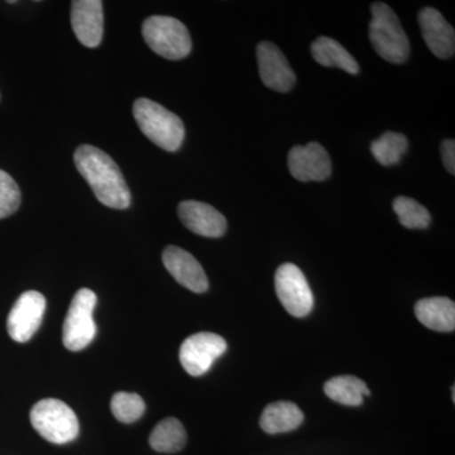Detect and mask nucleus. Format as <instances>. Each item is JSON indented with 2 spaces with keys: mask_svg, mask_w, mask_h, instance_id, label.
Returning a JSON list of instances; mask_svg holds the SVG:
<instances>
[{
  "mask_svg": "<svg viewBox=\"0 0 455 455\" xmlns=\"http://www.w3.org/2000/svg\"><path fill=\"white\" fill-rule=\"evenodd\" d=\"M29 416L36 431L52 444H68L79 435L77 416L64 401L57 398L38 401Z\"/></svg>",
  "mask_w": 455,
  "mask_h": 455,
  "instance_id": "nucleus-4",
  "label": "nucleus"
},
{
  "mask_svg": "<svg viewBox=\"0 0 455 455\" xmlns=\"http://www.w3.org/2000/svg\"><path fill=\"white\" fill-rule=\"evenodd\" d=\"M311 55L317 64L325 68H340L352 75L359 73V65L355 57L333 38L325 37V36L317 38L311 44Z\"/></svg>",
  "mask_w": 455,
  "mask_h": 455,
  "instance_id": "nucleus-18",
  "label": "nucleus"
},
{
  "mask_svg": "<svg viewBox=\"0 0 455 455\" xmlns=\"http://www.w3.org/2000/svg\"><path fill=\"white\" fill-rule=\"evenodd\" d=\"M187 442V430L175 418L164 419L149 435V445L158 453H178L185 448Z\"/></svg>",
  "mask_w": 455,
  "mask_h": 455,
  "instance_id": "nucleus-19",
  "label": "nucleus"
},
{
  "mask_svg": "<svg viewBox=\"0 0 455 455\" xmlns=\"http://www.w3.org/2000/svg\"><path fill=\"white\" fill-rule=\"evenodd\" d=\"M133 116L147 139L164 151H178L184 142V123L176 114L156 101L139 99L133 106Z\"/></svg>",
  "mask_w": 455,
  "mask_h": 455,
  "instance_id": "nucleus-2",
  "label": "nucleus"
},
{
  "mask_svg": "<svg viewBox=\"0 0 455 455\" xmlns=\"http://www.w3.org/2000/svg\"><path fill=\"white\" fill-rule=\"evenodd\" d=\"M304 423V414L300 407L291 401H276L269 403L262 415H260L259 425L265 433L283 434L298 429Z\"/></svg>",
  "mask_w": 455,
  "mask_h": 455,
  "instance_id": "nucleus-17",
  "label": "nucleus"
},
{
  "mask_svg": "<svg viewBox=\"0 0 455 455\" xmlns=\"http://www.w3.org/2000/svg\"><path fill=\"white\" fill-rule=\"evenodd\" d=\"M394 211L401 226L407 229H427L430 226L429 211L412 197L397 196L394 200Z\"/></svg>",
  "mask_w": 455,
  "mask_h": 455,
  "instance_id": "nucleus-22",
  "label": "nucleus"
},
{
  "mask_svg": "<svg viewBox=\"0 0 455 455\" xmlns=\"http://www.w3.org/2000/svg\"><path fill=\"white\" fill-rule=\"evenodd\" d=\"M20 190L9 173L0 170V220L14 214L20 205Z\"/></svg>",
  "mask_w": 455,
  "mask_h": 455,
  "instance_id": "nucleus-24",
  "label": "nucleus"
},
{
  "mask_svg": "<svg viewBox=\"0 0 455 455\" xmlns=\"http://www.w3.org/2000/svg\"><path fill=\"white\" fill-rule=\"evenodd\" d=\"M164 267L181 286L190 291L203 293L208 291L209 281L205 271L196 257L176 245L164 248L163 253Z\"/></svg>",
  "mask_w": 455,
  "mask_h": 455,
  "instance_id": "nucleus-12",
  "label": "nucleus"
},
{
  "mask_svg": "<svg viewBox=\"0 0 455 455\" xmlns=\"http://www.w3.org/2000/svg\"><path fill=\"white\" fill-rule=\"evenodd\" d=\"M113 415L116 420L124 424H132L145 414L146 405L143 398L130 392H116L110 403Z\"/></svg>",
  "mask_w": 455,
  "mask_h": 455,
  "instance_id": "nucleus-23",
  "label": "nucleus"
},
{
  "mask_svg": "<svg viewBox=\"0 0 455 455\" xmlns=\"http://www.w3.org/2000/svg\"><path fill=\"white\" fill-rule=\"evenodd\" d=\"M423 37L431 52L439 59L447 60L454 56L455 33L454 28L436 9L423 8L419 13Z\"/></svg>",
  "mask_w": 455,
  "mask_h": 455,
  "instance_id": "nucleus-15",
  "label": "nucleus"
},
{
  "mask_svg": "<svg viewBox=\"0 0 455 455\" xmlns=\"http://www.w3.org/2000/svg\"><path fill=\"white\" fill-rule=\"evenodd\" d=\"M278 300L290 315L305 317L314 307V296L309 283L300 268L293 263H283L275 275Z\"/></svg>",
  "mask_w": 455,
  "mask_h": 455,
  "instance_id": "nucleus-7",
  "label": "nucleus"
},
{
  "mask_svg": "<svg viewBox=\"0 0 455 455\" xmlns=\"http://www.w3.org/2000/svg\"><path fill=\"white\" fill-rule=\"evenodd\" d=\"M370 40L373 49L391 64H403L410 55V42L400 20L386 3H373Z\"/></svg>",
  "mask_w": 455,
  "mask_h": 455,
  "instance_id": "nucleus-3",
  "label": "nucleus"
},
{
  "mask_svg": "<svg viewBox=\"0 0 455 455\" xmlns=\"http://www.w3.org/2000/svg\"><path fill=\"white\" fill-rule=\"evenodd\" d=\"M143 38L152 51L167 60H181L190 53V33L179 20L167 16L147 18L142 26Z\"/></svg>",
  "mask_w": 455,
  "mask_h": 455,
  "instance_id": "nucleus-5",
  "label": "nucleus"
},
{
  "mask_svg": "<svg viewBox=\"0 0 455 455\" xmlns=\"http://www.w3.org/2000/svg\"><path fill=\"white\" fill-rule=\"evenodd\" d=\"M71 25L77 40L94 49L100 44L104 32L103 3L100 0H76L71 5Z\"/></svg>",
  "mask_w": 455,
  "mask_h": 455,
  "instance_id": "nucleus-14",
  "label": "nucleus"
},
{
  "mask_svg": "<svg viewBox=\"0 0 455 455\" xmlns=\"http://www.w3.org/2000/svg\"><path fill=\"white\" fill-rule=\"evenodd\" d=\"M227 341L215 333H197L187 338L180 348V362L190 376H203L227 350Z\"/></svg>",
  "mask_w": 455,
  "mask_h": 455,
  "instance_id": "nucleus-8",
  "label": "nucleus"
},
{
  "mask_svg": "<svg viewBox=\"0 0 455 455\" xmlns=\"http://www.w3.org/2000/svg\"><path fill=\"white\" fill-rule=\"evenodd\" d=\"M179 217L191 232L206 238H220L227 232V220L209 204L187 200L179 205Z\"/></svg>",
  "mask_w": 455,
  "mask_h": 455,
  "instance_id": "nucleus-13",
  "label": "nucleus"
},
{
  "mask_svg": "<svg viewBox=\"0 0 455 455\" xmlns=\"http://www.w3.org/2000/svg\"><path fill=\"white\" fill-rule=\"evenodd\" d=\"M409 142L405 134L396 132H386L379 139L373 140L371 145V152L377 163L382 166H392L400 163L405 155Z\"/></svg>",
  "mask_w": 455,
  "mask_h": 455,
  "instance_id": "nucleus-21",
  "label": "nucleus"
},
{
  "mask_svg": "<svg viewBox=\"0 0 455 455\" xmlns=\"http://www.w3.org/2000/svg\"><path fill=\"white\" fill-rule=\"evenodd\" d=\"M289 170L301 182L324 181L331 173V160L320 143L292 147L289 154Z\"/></svg>",
  "mask_w": 455,
  "mask_h": 455,
  "instance_id": "nucleus-10",
  "label": "nucleus"
},
{
  "mask_svg": "<svg viewBox=\"0 0 455 455\" xmlns=\"http://www.w3.org/2000/svg\"><path fill=\"white\" fill-rule=\"evenodd\" d=\"M443 163L449 173H455V142L454 140H445L442 143Z\"/></svg>",
  "mask_w": 455,
  "mask_h": 455,
  "instance_id": "nucleus-25",
  "label": "nucleus"
},
{
  "mask_svg": "<svg viewBox=\"0 0 455 455\" xmlns=\"http://www.w3.org/2000/svg\"><path fill=\"white\" fill-rule=\"evenodd\" d=\"M415 315L431 331L451 333L455 328V304L448 298H427L415 305Z\"/></svg>",
  "mask_w": 455,
  "mask_h": 455,
  "instance_id": "nucleus-16",
  "label": "nucleus"
},
{
  "mask_svg": "<svg viewBox=\"0 0 455 455\" xmlns=\"http://www.w3.org/2000/svg\"><path fill=\"white\" fill-rule=\"evenodd\" d=\"M46 310V298L38 291H27L18 298L8 315L9 337L26 343L40 329Z\"/></svg>",
  "mask_w": 455,
  "mask_h": 455,
  "instance_id": "nucleus-9",
  "label": "nucleus"
},
{
  "mask_svg": "<svg viewBox=\"0 0 455 455\" xmlns=\"http://www.w3.org/2000/svg\"><path fill=\"white\" fill-rule=\"evenodd\" d=\"M74 160L103 205L113 209H127L131 205L130 188L118 164L109 155L97 147L84 145L75 152Z\"/></svg>",
  "mask_w": 455,
  "mask_h": 455,
  "instance_id": "nucleus-1",
  "label": "nucleus"
},
{
  "mask_svg": "<svg viewBox=\"0 0 455 455\" xmlns=\"http://www.w3.org/2000/svg\"><path fill=\"white\" fill-rule=\"evenodd\" d=\"M451 397H453V403H455V387H451Z\"/></svg>",
  "mask_w": 455,
  "mask_h": 455,
  "instance_id": "nucleus-26",
  "label": "nucleus"
},
{
  "mask_svg": "<svg viewBox=\"0 0 455 455\" xmlns=\"http://www.w3.org/2000/svg\"><path fill=\"white\" fill-rule=\"evenodd\" d=\"M324 392L335 403L346 406L362 405L363 397L371 395L366 382L355 376H338L329 379L324 385Z\"/></svg>",
  "mask_w": 455,
  "mask_h": 455,
  "instance_id": "nucleus-20",
  "label": "nucleus"
},
{
  "mask_svg": "<svg viewBox=\"0 0 455 455\" xmlns=\"http://www.w3.org/2000/svg\"><path fill=\"white\" fill-rule=\"evenodd\" d=\"M97 301V295L90 289H80L75 293L62 326V341L71 352H79L94 340L97 325L92 314Z\"/></svg>",
  "mask_w": 455,
  "mask_h": 455,
  "instance_id": "nucleus-6",
  "label": "nucleus"
},
{
  "mask_svg": "<svg viewBox=\"0 0 455 455\" xmlns=\"http://www.w3.org/2000/svg\"><path fill=\"white\" fill-rule=\"evenodd\" d=\"M257 62L260 79L268 89L289 92L295 85V73L276 44L260 42L257 46Z\"/></svg>",
  "mask_w": 455,
  "mask_h": 455,
  "instance_id": "nucleus-11",
  "label": "nucleus"
}]
</instances>
